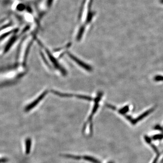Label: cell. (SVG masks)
Instances as JSON below:
<instances>
[{
    "label": "cell",
    "mask_w": 163,
    "mask_h": 163,
    "mask_svg": "<svg viewBox=\"0 0 163 163\" xmlns=\"http://www.w3.org/2000/svg\"><path fill=\"white\" fill-rule=\"evenodd\" d=\"M155 108H151L149 110L144 112L142 114L139 115L138 117H137V118H135V119H134L133 120L131 124L133 125H135L137 124V122H138L139 121H141L143 120L144 118H145V117H146L147 116L150 115L151 113H152V112L155 110Z\"/></svg>",
    "instance_id": "3"
},
{
    "label": "cell",
    "mask_w": 163,
    "mask_h": 163,
    "mask_svg": "<svg viewBox=\"0 0 163 163\" xmlns=\"http://www.w3.org/2000/svg\"><path fill=\"white\" fill-rule=\"evenodd\" d=\"M62 156L63 157H66V158L74 159L75 160H80L82 158L81 156H78V155H69V154L64 155Z\"/></svg>",
    "instance_id": "5"
},
{
    "label": "cell",
    "mask_w": 163,
    "mask_h": 163,
    "mask_svg": "<svg viewBox=\"0 0 163 163\" xmlns=\"http://www.w3.org/2000/svg\"><path fill=\"white\" fill-rule=\"evenodd\" d=\"M26 153H29L31 146V141L30 139H28L26 141Z\"/></svg>",
    "instance_id": "9"
},
{
    "label": "cell",
    "mask_w": 163,
    "mask_h": 163,
    "mask_svg": "<svg viewBox=\"0 0 163 163\" xmlns=\"http://www.w3.org/2000/svg\"><path fill=\"white\" fill-rule=\"evenodd\" d=\"M83 158L84 159V160L89 161V162H92V163H101L99 160H98L96 158L91 157V156L85 155V156H83Z\"/></svg>",
    "instance_id": "4"
},
{
    "label": "cell",
    "mask_w": 163,
    "mask_h": 163,
    "mask_svg": "<svg viewBox=\"0 0 163 163\" xmlns=\"http://www.w3.org/2000/svg\"><path fill=\"white\" fill-rule=\"evenodd\" d=\"M47 91H45L44 92H43L34 101V102L31 103L28 106H27L26 108V111H30L32 108H35V106H37V105L45 97V95L47 94Z\"/></svg>",
    "instance_id": "2"
},
{
    "label": "cell",
    "mask_w": 163,
    "mask_h": 163,
    "mask_svg": "<svg viewBox=\"0 0 163 163\" xmlns=\"http://www.w3.org/2000/svg\"><path fill=\"white\" fill-rule=\"evenodd\" d=\"M144 139H145V141H146V142L149 145L151 143V139L150 137H148L147 135H145L144 137Z\"/></svg>",
    "instance_id": "11"
},
{
    "label": "cell",
    "mask_w": 163,
    "mask_h": 163,
    "mask_svg": "<svg viewBox=\"0 0 163 163\" xmlns=\"http://www.w3.org/2000/svg\"><path fill=\"white\" fill-rule=\"evenodd\" d=\"M163 139V134H159L155 135L152 137V139L154 141L156 140H161Z\"/></svg>",
    "instance_id": "7"
},
{
    "label": "cell",
    "mask_w": 163,
    "mask_h": 163,
    "mask_svg": "<svg viewBox=\"0 0 163 163\" xmlns=\"http://www.w3.org/2000/svg\"><path fill=\"white\" fill-rule=\"evenodd\" d=\"M161 163H163V159H162V160H161Z\"/></svg>",
    "instance_id": "14"
},
{
    "label": "cell",
    "mask_w": 163,
    "mask_h": 163,
    "mask_svg": "<svg viewBox=\"0 0 163 163\" xmlns=\"http://www.w3.org/2000/svg\"><path fill=\"white\" fill-rule=\"evenodd\" d=\"M154 129H155V130H159V131H162V132H163V127L160 126H155V127H154Z\"/></svg>",
    "instance_id": "12"
},
{
    "label": "cell",
    "mask_w": 163,
    "mask_h": 163,
    "mask_svg": "<svg viewBox=\"0 0 163 163\" xmlns=\"http://www.w3.org/2000/svg\"><path fill=\"white\" fill-rule=\"evenodd\" d=\"M129 110V107L128 106H126L118 110V112L120 114L124 116L126 115L127 112H128Z\"/></svg>",
    "instance_id": "6"
},
{
    "label": "cell",
    "mask_w": 163,
    "mask_h": 163,
    "mask_svg": "<svg viewBox=\"0 0 163 163\" xmlns=\"http://www.w3.org/2000/svg\"><path fill=\"white\" fill-rule=\"evenodd\" d=\"M154 80L157 81V82L163 81V76L157 75V76H155V78H154Z\"/></svg>",
    "instance_id": "10"
},
{
    "label": "cell",
    "mask_w": 163,
    "mask_h": 163,
    "mask_svg": "<svg viewBox=\"0 0 163 163\" xmlns=\"http://www.w3.org/2000/svg\"><path fill=\"white\" fill-rule=\"evenodd\" d=\"M150 145L152 147L153 150H154V151L157 154V156H160V153L159 152V150H158V148H157V147L155 146L153 144H152L151 143L150 144Z\"/></svg>",
    "instance_id": "8"
},
{
    "label": "cell",
    "mask_w": 163,
    "mask_h": 163,
    "mask_svg": "<svg viewBox=\"0 0 163 163\" xmlns=\"http://www.w3.org/2000/svg\"><path fill=\"white\" fill-rule=\"evenodd\" d=\"M68 53V55L70 57V58L72 60H73L74 61V62H75L78 65L80 66V67L83 68V69H85V70H86L87 71H91L92 69L91 67H90L89 65L84 63V62H83V61L79 60L78 58H77L75 56L71 54V53Z\"/></svg>",
    "instance_id": "1"
},
{
    "label": "cell",
    "mask_w": 163,
    "mask_h": 163,
    "mask_svg": "<svg viewBox=\"0 0 163 163\" xmlns=\"http://www.w3.org/2000/svg\"><path fill=\"white\" fill-rule=\"evenodd\" d=\"M159 156H157V157L156 158H155L154 159V160H153V162L152 163H157V162H158V159H159Z\"/></svg>",
    "instance_id": "13"
}]
</instances>
